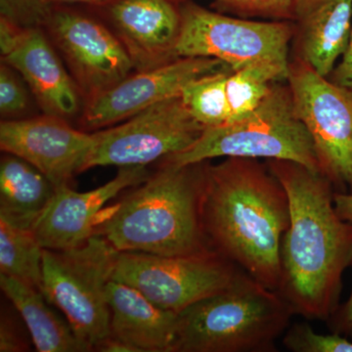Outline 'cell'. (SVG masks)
<instances>
[{
	"mask_svg": "<svg viewBox=\"0 0 352 352\" xmlns=\"http://www.w3.org/2000/svg\"><path fill=\"white\" fill-rule=\"evenodd\" d=\"M265 164L289 201L276 292L294 314L327 321L340 305L342 274L352 265V222L338 214L336 190L326 176L286 160Z\"/></svg>",
	"mask_w": 352,
	"mask_h": 352,
	"instance_id": "1",
	"label": "cell"
},
{
	"mask_svg": "<svg viewBox=\"0 0 352 352\" xmlns=\"http://www.w3.org/2000/svg\"><path fill=\"white\" fill-rule=\"evenodd\" d=\"M201 214L210 249L277 291L289 201L267 164L248 157L206 161Z\"/></svg>",
	"mask_w": 352,
	"mask_h": 352,
	"instance_id": "2",
	"label": "cell"
},
{
	"mask_svg": "<svg viewBox=\"0 0 352 352\" xmlns=\"http://www.w3.org/2000/svg\"><path fill=\"white\" fill-rule=\"evenodd\" d=\"M205 163L161 164L145 182L102 208L94 235L119 252L170 256L212 251L201 223Z\"/></svg>",
	"mask_w": 352,
	"mask_h": 352,
	"instance_id": "3",
	"label": "cell"
},
{
	"mask_svg": "<svg viewBox=\"0 0 352 352\" xmlns=\"http://www.w3.org/2000/svg\"><path fill=\"white\" fill-rule=\"evenodd\" d=\"M293 309L247 272L178 312L173 352H274Z\"/></svg>",
	"mask_w": 352,
	"mask_h": 352,
	"instance_id": "4",
	"label": "cell"
},
{
	"mask_svg": "<svg viewBox=\"0 0 352 352\" xmlns=\"http://www.w3.org/2000/svg\"><path fill=\"white\" fill-rule=\"evenodd\" d=\"M275 82L256 110L237 122L206 129L195 144L164 159L183 166L214 157L286 160L320 173L314 141L298 117L288 82Z\"/></svg>",
	"mask_w": 352,
	"mask_h": 352,
	"instance_id": "5",
	"label": "cell"
},
{
	"mask_svg": "<svg viewBox=\"0 0 352 352\" xmlns=\"http://www.w3.org/2000/svg\"><path fill=\"white\" fill-rule=\"evenodd\" d=\"M115 254V250L94 235L73 249H43L41 292L90 351L110 335L107 289Z\"/></svg>",
	"mask_w": 352,
	"mask_h": 352,
	"instance_id": "6",
	"label": "cell"
},
{
	"mask_svg": "<svg viewBox=\"0 0 352 352\" xmlns=\"http://www.w3.org/2000/svg\"><path fill=\"white\" fill-rule=\"evenodd\" d=\"M182 29L178 58H212L232 71L252 66L275 67L289 74L291 21H254L214 12L192 0L179 3Z\"/></svg>",
	"mask_w": 352,
	"mask_h": 352,
	"instance_id": "7",
	"label": "cell"
},
{
	"mask_svg": "<svg viewBox=\"0 0 352 352\" xmlns=\"http://www.w3.org/2000/svg\"><path fill=\"white\" fill-rule=\"evenodd\" d=\"M243 271L214 251L170 256L116 252L112 280L133 287L157 307L178 314L230 286Z\"/></svg>",
	"mask_w": 352,
	"mask_h": 352,
	"instance_id": "8",
	"label": "cell"
},
{
	"mask_svg": "<svg viewBox=\"0 0 352 352\" xmlns=\"http://www.w3.org/2000/svg\"><path fill=\"white\" fill-rule=\"evenodd\" d=\"M287 82L314 141L322 175L336 192L352 191V90L295 57L289 61Z\"/></svg>",
	"mask_w": 352,
	"mask_h": 352,
	"instance_id": "9",
	"label": "cell"
},
{
	"mask_svg": "<svg viewBox=\"0 0 352 352\" xmlns=\"http://www.w3.org/2000/svg\"><path fill=\"white\" fill-rule=\"evenodd\" d=\"M206 127L189 113L182 95L146 109L119 126L94 132L87 170L95 166H146L185 151Z\"/></svg>",
	"mask_w": 352,
	"mask_h": 352,
	"instance_id": "10",
	"label": "cell"
},
{
	"mask_svg": "<svg viewBox=\"0 0 352 352\" xmlns=\"http://www.w3.org/2000/svg\"><path fill=\"white\" fill-rule=\"evenodd\" d=\"M45 28L80 88L85 103L135 71L131 56L113 30L94 18L55 6Z\"/></svg>",
	"mask_w": 352,
	"mask_h": 352,
	"instance_id": "11",
	"label": "cell"
},
{
	"mask_svg": "<svg viewBox=\"0 0 352 352\" xmlns=\"http://www.w3.org/2000/svg\"><path fill=\"white\" fill-rule=\"evenodd\" d=\"M231 69L212 58H178L147 71L135 72L115 87L85 102L83 126L99 129L124 122L160 102L180 96L201 76Z\"/></svg>",
	"mask_w": 352,
	"mask_h": 352,
	"instance_id": "12",
	"label": "cell"
},
{
	"mask_svg": "<svg viewBox=\"0 0 352 352\" xmlns=\"http://www.w3.org/2000/svg\"><path fill=\"white\" fill-rule=\"evenodd\" d=\"M43 29H23L0 18L2 62L27 82L44 115L68 120L82 108V94Z\"/></svg>",
	"mask_w": 352,
	"mask_h": 352,
	"instance_id": "13",
	"label": "cell"
},
{
	"mask_svg": "<svg viewBox=\"0 0 352 352\" xmlns=\"http://www.w3.org/2000/svg\"><path fill=\"white\" fill-rule=\"evenodd\" d=\"M96 136L76 129L68 120L44 115L29 119L2 120L0 148L41 170L55 188L68 186L87 170Z\"/></svg>",
	"mask_w": 352,
	"mask_h": 352,
	"instance_id": "14",
	"label": "cell"
},
{
	"mask_svg": "<svg viewBox=\"0 0 352 352\" xmlns=\"http://www.w3.org/2000/svg\"><path fill=\"white\" fill-rule=\"evenodd\" d=\"M99 6L111 29L124 44L135 72L147 71L178 59L182 29L175 0H104Z\"/></svg>",
	"mask_w": 352,
	"mask_h": 352,
	"instance_id": "15",
	"label": "cell"
},
{
	"mask_svg": "<svg viewBox=\"0 0 352 352\" xmlns=\"http://www.w3.org/2000/svg\"><path fill=\"white\" fill-rule=\"evenodd\" d=\"M148 177L146 166H124L112 180L90 191L60 187L32 231L43 249L60 251L85 244L94 235L95 222L106 204Z\"/></svg>",
	"mask_w": 352,
	"mask_h": 352,
	"instance_id": "16",
	"label": "cell"
},
{
	"mask_svg": "<svg viewBox=\"0 0 352 352\" xmlns=\"http://www.w3.org/2000/svg\"><path fill=\"white\" fill-rule=\"evenodd\" d=\"M352 0H293L294 57L328 76L346 50Z\"/></svg>",
	"mask_w": 352,
	"mask_h": 352,
	"instance_id": "17",
	"label": "cell"
},
{
	"mask_svg": "<svg viewBox=\"0 0 352 352\" xmlns=\"http://www.w3.org/2000/svg\"><path fill=\"white\" fill-rule=\"evenodd\" d=\"M110 335L136 352H173L178 314L157 307L138 289L109 282Z\"/></svg>",
	"mask_w": 352,
	"mask_h": 352,
	"instance_id": "18",
	"label": "cell"
},
{
	"mask_svg": "<svg viewBox=\"0 0 352 352\" xmlns=\"http://www.w3.org/2000/svg\"><path fill=\"white\" fill-rule=\"evenodd\" d=\"M56 188L29 162L6 153L0 162V219L32 230Z\"/></svg>",
	"mask_w": 352,
	"mask_h": 352,
	"instance_id": "19",
	"label": "cell"
},
{
	"mask_svg": "<svg viewBox=\"0 0 352 352\" xmlns=\"http://www.w3.org/2000/svg\"><path fill=\"white\" fill-rule=\"evenodd\" d=\"M4 295L19 312L38 352H85L89 347L76 337L67 319L51 308V303L38 289L15 278L0 274Z\"/></svg>",
	"mask_w": 352,
	"mask_h": 352,
	"instance_id": "20",
	"label": "cell"
},
{
	"mask_svg": "<svg viewBox=\"0 0 352 352\" xmlns=\"http://www.w3.org/2000/svg\"><path fill=\"white\" fill-rule=\"evenodd\" d=\"M43 256V248L32 230L0 219V274L41 292Z\"/></svg>",
	"mask_w": 352,
	"mask_h": 352,
	"instance_id": "21",
	"label": "cell"
},
{
	"mask_svg": "<svg viewBox=\"0 0 352 352\" xmlns=\"http://www.w3.org/2000/svg\"><path fill=\"white\" fill-rule=\"evenodd\" d=\"M289 74L271 66H252L227 76L226 92L231 122L251 115L261 105L275 82H286Z\"/></svg>",
	"mask_w": 352,
	"mask_h": 352,
	"instance_id": "22",
	"label": "cell"
},
{
	"mask_svg": "<svg viewBox=\"0 0 352 352\" xmlns=\"http://www.w3.org/2000/svg\"><path fill=\"white\" fill-rule=\"evenodd\" d=\"M231 72L226 69L201 76L183 89L185 107L206 129L226 126L230 120L226 80Z\"/></svg>",
	"mask_w": 352,
	"mask_h": 352,
	"instance_id": "23",
	"label": "cell"
},
{
	"mask_svg": "<svg viewBox=\"0 0 352 352\" xmlns=\"http://www.w3.org/2000/svg\"><path fill=\"white\" fill-rule=\"evenodd\" d=\"M293 352H352V340L340 333H319L307 323L289 326L282 339Z\"/></svg>",
	"mask_w": 352,
	"mask_h": 352,
	"instance_id": "24",
	"label": "cell"
},
{
	"mask_svg": "<svg viewBox=\"0 0 352 352\" xmlns=\"http://www.w3.org/2000/svg\"><path fill=\"white\" fill-rule=\"evenodd\" d=\"M29 87L16 69L1 62L0 66V113L4 120L20 119L30 106Z\"/></svg>",
	"mask_w": 352,
	"mask_h": 352,
	"instance_id": "25",
	"label": "cell"
},
{
	"mask_svg": "<svg viewBox=\"0 0 352 352\" xmlns=\"http://www.w3.org/2000/svg\"><path fill=\"white\" fill-rule=\"evenodd\" d=\"M51 0H0V18L23 29H43L53 12Z\"/></svg>",
	"mask_w": 352,
	"mask_h": 352,
	"instance_id": "26",
	"label": "cell"
},
{
	"mask_svg": "<svg viewBox=\"0 0 352 352\" xmlns=\"http://www.w3.org/2000/svg\"><path fill=\"white\" fill-rule=\"evenodd\" d=\"M177 3L187 0H175ZM217 6L242 17L291 21L293 0H214Z\"/></svg>",
	"mask_w": 352,
	"mask_h": 352,
	"instance_id": "27",
	"label": "cell"
},
{
	"mask_svg": "<svg viewBox=\"0 0 352 352\" xmlns=\"http://www.w3.org/2000/svg\"><path fill=\"white\" fill-rule=\"evenodd\" d=\"M30 351L29 340L21 332L19 324L12 316L2 314L0 322V351L19 352Z\"/></svg>",
	"mask_w": 352,
	"mask_h": 352,
	"instance_id": "28",
	"label": "cell"
},
{
	"mask_svg": "<svg viewBox=\"0 0 352 352\" xmlns=\"http://www.w3.org/2000/svg\"><path fill=\"white\" fill-rule=\"evenodd\" d=\"M328 78L331 82L339 87L352 90V28L346 50L340 57V61L336 65Z\"/></svg>",
	"mask_w": 352,
	"mask_h": 352,
	"instance_id": "29",
	"label": "cell"
},
{
	"mask_svg": "<svg viewBox=\"0 0 352 352\" xmlns=\"http://www.w3.org/2000/svg\"><path fill=\"white\" fill-rule=\"evenodd\" d=\"M327 321L333 333L352 340V291L349 300L344 305H340Z\"/></svg>",
	"mask_w": 352,
	"mask_h": 352,
	"instance_id": "30",
	"label": "cell"
},
{
	"mask_svg": "<svg viewBox=\"0 0 352 352\" xmlns=\"http://www.w3.org/2000/svg\"><path fill=\"white\" fill-rule=\"evenodd\" d=\"M333 204L338 214L346 221L352 222V191L335 192Z\"/></svg>",
	"mask_w": 352,
	"mask_h": 352,
	"instance_id": "31",
	"label": "cell"
},
{
	"mask_svg": "<svg viewBox=\"0 0 352 352\" xmlns=\"http://www.w3.org/2000/svg\"><path fill=\"white\" fill-rule=\"evenodd\" d=\"M104 0H51L53 6H67L72 4H88L98 6Z\"/></svg>",
	"mask_w": 352,
	"mask_h": 352,
	"instance_id": "32",
	"label": "cell"
}]
</instances>
